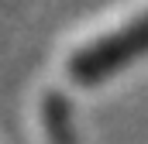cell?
Returning a JSON list of instances; mask_svg holds the SVG:
<instances>
[{"label": "cell", "instance_id": "1", "mask_svg": "<svg viewBox=\"0 0 148 144\" xmlns=\"http://www.w3.org/2000/svg\"><path fill=\"white\" fill-rule=\"evenodd\" d=\"M141 52H148V7L103 24L97 35H90V41H79L66 55V72L76 82H97Z\"/></svg>", "mask_w": 148, "mask_h": 144}, {"label": "cell", "instance_id": "2", "mask_svg": "<svg viewBox=\"0 0 148 144\" xmlns=\"http://www.w3.org/2000/svg\"><path fill=\"white\" fill-rule=\"evenodd\" d=\"M38 130H41V144H76L69 107L59 93H45L38 107Z\"/></svg>", "mask_w": 148, "mask_h": 144}]
</instances>
